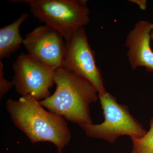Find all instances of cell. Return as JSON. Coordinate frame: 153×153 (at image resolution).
<instances>
[{"label":"cell","mask_w":153,"mask_h":153,"mask_svg":"<svg viewBox=\"0 0 153 153\" xmlns=\"http://www.w3.org/2000/svg\"><path fill=\"white\" fill-rule=\"evenodd\" d=\"M98 97L104 121L100 124L79 125L87 136L113 143L122 136L132 138L140 137L146 133L147 131L131 114L127 105L118 103L115 97L108 92L98 94Z\"/></svg>","instance_id":"4"},{"label":"cell","mask_w":153,"mask_h":153,"mask_svg":"<svg viewBox=\"0 0 153 153\" xmlns=\"http://www.w3.org/2000/svg\"><path fill=\"white\" fill-rule=\"evenodd\" d=\"M26 3L30 12L40 22L55 29L65 41L85 28L90 21L85 0H13Z\"/></svg>","instance_id":"3"},{"label":"cell","mask_w":153,"mask_h":153,"mask_svg":"<svg viewBox=\"0 0 153 153\" xmlns=\"http://www.w3.org/2000/svg\"><path fill=\"white\" fill-rule=\"evenodd\" d=\"M12 68V82L21 96H31L38 101L50 96L49 89L55 84V71L23 53L17 57Z\"/></svg>","instance_id":"5"},{"label":"cell","mask_w":153,"mask_h":153,"mask_svg":"<svg viewBox=\"0 0 153 153\" xmlns=\"http://www.w3.org/2000/svg\"><path fill=\"white\" fill-rule=\"evenodd\" d=\"M63 39L59 32L45 25L27 34L23 44L27 54L55 71L62 67L66 47Z\"/></svg>","instance_id":"7"},{"label":"cell","mask_w":153,"mask_h":153,"mask_svg":"<svg viewBox=\"0 0 153 153\" xmlns=\"http://www.w3.org/2000/svg\"><path fill=\"white\" fill-rule=\"evenodd\" d=\"M55 92L39 103L49 111L78 125L92 123L90 105L99 99L90 82L65 68L55 71Z\"/></svg>","instance_id":"2"},{"label":"cell","mask_w":153,"mask_h":153,"mask_svg":"<svg viewBox=\"0 0 153 153\" xmlns=\"http://www.w3.org/2000/svg\"><path fill=\"white\" fill-rule=\"evenodd\" d=\"M29 16L27 13H23L13 23L0 29V60L8 58L23 44L24 39L19 28Z\"/></svg>","instance_id":"9"},{"label":"cell","mask_w":153,"mask_h":153,"mask_svg":"<svg viewBox=\"0 0 153 153\" xmlns=\"http://www.w3.org/2000/svg\"><path fill=\"white\" fill-rule=\"evenodd\" d=\"M14 86L12 81L6 79L4 75V68L1 60H0V98L1 99Z\"/></svg>","instance_id":"11"},{"label":"cell","mask_w":153,"mask_h":153,"mask_svg":"<svg viewBox=\"0 0 153 153\" xmlns=\"http://www.w3.org/2000/svg\"><path fill=\"white\" fill-rule=\"evenodd\" d=\"M152 26L148 21H139L126 38L128 59L133 70L143 67L153 73V51L150 45Z\"/></svg>","instance_id":"8"},{"label":"cell","mask_w":153,"mask_h":153,"mask_svg":"<svg viewBox=\"0 0 153 153\" xmlns=\"http://www.w3.org/2000/svg\"><path fill=\"white\" fill-rule=\"evenodd\" d=\"M149 130L140 137L132 138L131 153H153V118L150 121Z\"/></svg>","instance_id":"10"},{"label":"cell","mask_w":153,"mask_h":153,"mask_svg":"<svg viewBox=\"0 0 153 153\" xmlns=\"http://www.w3.org/2000/svg\"><path fill=\"white\" fill-rule=\"evenodd\" d=\"M152 31L151 34V40H153V24H152Z\"/></svg>","instance_id":"13"},{"label":"cell","mask_w":153,"mask_h":153,"mask_svg":"<svg viewBox=\"0 0 153 153\" xmlns=\"http://www.w3.org/2000/svg\"><path fill=\"white\" fill-rule=\"evenodd\" d=\"M66 52L62 68L90 82L99 94L107 92L101 71L97 65L95 52L88 43L85 28L65 41Z\"/></svg>","instance_id":"6"},{"label":"cell","mask_w":153,"mask_h":153,"mask_svg":"<svg viewBox=\"0 0 153 153\" xmlns=\"http://www.w3.org/2000/svg\"><path fill=\"white\" fill-rule=\"evenodd\" d=\"M134 1V2L137 3L138 5L140 6L141 9H143V10L146 9V1Z\"/></svg>","instance_id":"12"},{"label":"cell","mask_w":153,"mask_h":153,"mask_svg":"<svg viewBox=\"0 0 153 153\" xmlns=\"http://www.w3.org/2000/svg\"><path fill=\"white\" fill-rule=\"evenodd\" d=\"M6 106L14 125L32 143H52L57 152L61 153L71 141L66 120L46 111L32 97H22L18 100L10 99Z\"/></svg>","instance_id":"1"}]
</instances>
